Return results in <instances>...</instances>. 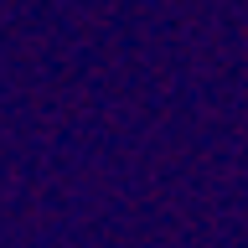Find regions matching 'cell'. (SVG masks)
<instances>
[]
</instances>
